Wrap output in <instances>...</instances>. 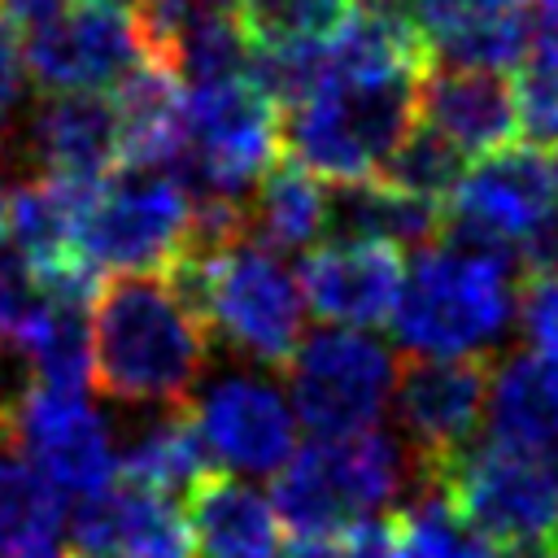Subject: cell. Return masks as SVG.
Masks as SVG:
<instances>
[{"mask_svg": "<svg viewBox=\"0 0 558 558\" xmlns=\"http://www.w3.org/2000/svg\"><path fill=\"white\" fill-rule=\"evenodd\" d=\"M514 113L527 148H558V35L536 26V39L514 74Z\"/></svg>", "mask_w": 558, "mask_h": 558, "instance_id": "cell-31", "label": "cell"}, {"mask_svg": "<svg viewBox=\"0 0 558 558\" xmlns=\"http://www.w3.org/2000/svg\"><path fill=\"white\" fill-rule=\"evenodd\" d=\"M4 244H9V187H4V179H0V262L9 257Z\"/></svg>", "mask_w": 558, "mask_h": 558, "instance_id": "cell-38", "label": "cell"}, {"mask_svg": "<svg viewBox=\"0 0 558 558\" xmlns=\"http://www.w3.org/2000/svg\"><path fill=\"white\" fill-rule=\"evenodd\" d=\"M549 170H554V183H558V148H554V157H549Z\"/></svg>", "mask_w": 558, "mask_h": 558, "instance_id": "cell-40", "label": "cell"}, {"mask_svg": "<svg viewBox=\"0 0 558 558\" xmlns=\"http://www.w3.org/2000/svg\"><path fill=\"white\" fill-rule=\"evenodd\" d=\"M519 257L532 275H558V205L545 214V222L519 244Z\"/></svg>", "mask_w": 558, "mask_h": 558, "instance_id": "cell-35", "label": "cell"}, {"mask_svg": "<svg viewBox=\"0 0 558 558\" xmlns=\"http://www.w3.org/2000/svg\"><path fill=\"white\" fill-rule=\"evenodd\" d=\"M392 527L401 541V558H501L458 519L436 484H423V493L392 519Z\"/></svg>", "mask_w": 558, "mask_h": 558, "instance_id": "cell-28", "label": "cell"}, {"mask_svg": "<svg viewBox=\"0 0 558 558\" xmlns=\"http://www.w3.org/2000/svg\"><path fill=\"white\" fill-rule=\"evenodd\" d=\"M401 279H405L401 253L366 240L314 244L296 266L305 310H314L327 327H349V331L388 323L401 296Z\"/></svg>", "mask_w": 558, "mask_h": 558, "instance_id": "cell-15", "label": "cell"}, {"mask_svg": "<svg viewBox=\"0 0 558 558\" xmlns=\"http://www.w3.org/2000/svg\"><path fill=\"white\" fill-rule=\"evenodd\" d=\"M161 279L205 323L214 344H227L253 366H288L305 340V296L288 262L253 240L196 257L179 253Z\"/></svg>", "mask_w": 558, "mask_h": 558, "instance_id": "cell-3", "label": "cell"}, {"mask_svg": "<svg viewBox=\"0 0 558 558\" xmlns=\"http://www.w3.org/2000/svg\"><path fill=\"white\" fill-rule=\"evenodd\" d=\"M192 427L214 462L235 475H279L296 453L288 392L262 371H222L192 401Z\"/></svg>", "mask_w": 558, "mask_h": 558, "instance_id": "cell-13", "label": "cell"}, {"mask_svg": "<svg viewBox=\"0 0 558 558\" xmlns=\"http://www.w3.org/2000/svg\"><path fill=\"white\" fill-rule=\"evenodd\" d=\"M74 0H0V9H4V17L17 26H39V22H48V17H57L61 9H70Z\"/></svg>", "mask_w": 558, "mask_h": 558, "instance_id": "cell-36", "label": "cell"}, {"mask_svg": "<svg viewBox=\"0 0 558 558\" xmlns=\"http://www.w3.org/2000/svg\"><path fill=\"white\" fill-rule=\"evenodd\" d=\"M488 362H423L414 357L392 388V410L418 475L432 480L466 445L488 405Z\"/></svg>", "mask_w": 558, "mask_h": 558, "instance_id": "cell-14", "label": "cell"}, {"mask_svg": "<svg viewBox=\"0 0 558 558\" xmlns=\"http://www.w3.org/2000/svg\"><path fill=\"white\" fill-rule=\"evenodd\" d=\"M192 192L161 170H126L100 183L78 222V262L113 275H161L183 253Z\"/></svg>", "mask_w": 558, "mask_h": 558, "instance_id": "cell-9", "label": "cell"}, {"mask_svg": "<svg viewBox=\"0 0 558 558\" xmlns=\"http://www.w3.org/2000/svg\"><path fill=\"white\" fill-rule=\"evenodd\" d=\"M196 558H283V523L248 480L205 475L187 501Z\"/></svg>", "mask_w": 558, "mask_h": 558, "instance_id": "cell-19", "label": "cell"}, {"mask_svg": "<svg viewBox=\"0 0 558 558\" xmlns=\"http://www.w3.org/2000/svg\"><path fill=\"white\" fill-rule=\"evenodd\" d=\"M279 105L253 78L183 87V148L174 179L196 196L240 201L279 157Z\"/></svg>", "mask_w": 558, "mask_h": 558, "instance_id": "cell-7", "label": "cell"}, {"mask_svg": "<svg viewBox=\"0 0 558 558\" xmlns=\"http://www.w3.org/2000/svg\"><path fill=\"white\" fill-rule=\"evenodd\" d=\"M209 331L161 275H109L92 296V379L122 405L183 410Z\"/></svg>", "mask_w": 558, "mask_h": 558, "instance_id": "cell-1", "label": "cell"}, {"mask_svg": "<svg viewBox=\"0 0 558 558\" xmlns=\"http://www.w3.org/2000/svg\"><path fill=\"white\" fill-rule=\"evenodd\" d=\"M536 26H545V31L558 35V0H541V22Z\"/></svg>", "mask_w": 558, "mask_h": 558, "instance_id": "cell-39", "label": "cell"}, {"mask_svg": "<svg viewBox=\"0 0 558 558\" xmlns=\"http://www.w3.org/2000/svg\"><path fill=\"white\" fill-rule=\"evenodd\" d=\"M26 70L48 96H96L118 87L140 61H148L135 9L74 0L57 17L26 26Z\"/></svg>", "mask_w": 558, "mask_h": 558, "instance_id": "cell-11", "label": "cell"}, {"mask_svg": "<svg viewBox=\"0 0 558 558\" xmlns=\"http://www.w3.org/2000/svg\"><path fill=\"white\" fill-rule=\"evenodd\" d=\"M532 39H536V22L523 9H480V13H466V17L449 22L445 31H436L427 39V48L436 44L445 65L506 74V70H519Z\"/></svg>", "mask_w": 558, "mask_h": 558, "instance_id": "cell-27", "label": "cell"}, {"mask_svg": "<svg viewBox=\"0 0 558 558\" xmlns=\"http://www.w3.org/2000/svg\"><path fill=\"white\" fill-rule=\"evenodd\" d=\"M414 118L462 157H493L519 135L514 83L497 70L427 65L414 83Z\"/></svg>", "mask_w": 558, "mask_h": 558, "instance_id": "cell-17", "label": "cell"}, {"mask_svg": "<svg viewBox=\"0 0 558 558\" xmlns=\"http://www.w3.org/2000/svg\"><path fill=\"white\" fill-rule=\"evenodd\" d=\"M96 187L57 183L44 174H26L9 187V240L17 244V262L35 275H61L78 262V222ZM96 275V270H92Z\"/></svg>", "mask_w": 558, "mask_h": 558, "instance_id": "cell-21", "label": "cell"}, {"mask_svg": "<svg viewBox=\"0 0 558 558\" xmlns=\"http://www.w3.org/2000/svg\"><path fill=\"white\" fill-rule=\"evenodd\" d=\"M231 4H240V0H144L140 9L170 17V13H187V9H222V13H231Z\"/></svg>", "mask_w": 558, "mask_h": 558, "instance_id": "cell-37", "label": "cell"}, {"mask_svg": "<svg viewBox=\"0 0 558 558\" xmlns=\"http://www.w3.org/2000/svg\"><path fill=\"white\" fill-rule=\"evenodd\" d=\"M288 371V405L314 440H344L375 432L392 405L397 362L392 349L371 331L318 327L310 331Z\"/></svg>", "mask_w": 558, "mask_h": 558, "instance_id": "cell-8", "label": "cell"}, {"mask_svg": "<svg viewBox=\"0 0 558 558\" xmlns=\"http://www.w3.org/2000/svg\"><path fill=\"white\" fill-rule=\"evenodd\" d=\"M26 87H31V70H26L22 35L0 9V122H13L17 105L26 100Z\"/></svg>", "mask_w": 558, "mask_h": 558, "instance_id": "cell-34", "label": "cell"}, {"mask_svg": "<svg viewBox=\"0 0 558 558\" xmlns=\"http://www.w3.org/2000/svg\"><path fill=\"white\" fill-rule=\"evenodd\" d=\"M357 0H240V26L257 48L318 44L353 17Z\"/></svg>", "mask_w": 558, "mask_h": 558, "instance_id": "cell-29", "label": "cell"}, {"mask_svg": "<svg viewBox=\"0 0 558 558\" xmlns=\"http://www.w3.org/2000/svg\"><path fill=\"white\" fill-rule=\"evenodd\" d=\"M109 105L118 118L122 166L174 174L179 148H183V87H179V78L157 61H140L113 87Z\"/></svg>", "mask_w": 558, "mask_h": 558, "instance_id": "cell-20", "label": "cell"}, {"mask_svg": "<svg viewBox=\"0 0 558 558\" xmlns=\"http://www.w3.org/2000/svg\"><path fill=\"white\" fill-rule=\"evenodd\" d=\"M545 558H558V549H554V554H545Z\"/></svg>", "mask_w": 558, "mask_h": 558, "instance_id": "cell-42", "label": "cell"}, {"mask_svg": "<svg viewBox=\"0 0 558 558\" xmlns=\"http://www.w3.org/2000/svg\"><path fill=\"white\" fill-rule=\"evenodd\" d=\"M118 475L126 480V488H144V493H192L205 475H209V453L187 418V410H157L148 414V423H140L122 449H118Z\"/></svg>", "mask_w": 558, "mask_h": 558, "instance_id": "cell-25", "label": "cell"}, {"mask_svg": "<svg viewBox=\"0 0 558 558\" xmlns=\"http://www.w3.org/2000/svg\"><path fill=\"white\" fill-rule=\"evenodd\" d=\"M17 157L31 166V174L74 183V187H100L122 166V140L113 105L100 96H44L22 126Z\"/></svg>", "mask_w": 558, "mask_h": 558, "instance_id": "cell-16", "label": "cell"}, {"mask_svg": "<svg viewBox=\"0 0 558 558\" xmlns=\"http://www.w3.org/2000/svg\"><path fill=\"white\" fill-rule=\"evenodd\" d=\"M244 218H248L253 244H262L270 253H301L327 231L331 192L310 170L283 161L257 179L253 196L244 201Z\"/></svg>", "mask_w": 558, "mask_h": 558, "instance_id": "cell-24", "label": "cell"}, {"mask_svg": "<svg viewBox=\"0 0 558 558\" xmlns=\"http://www.w3.org/2000/svg\"><path fill=\"white\" fill-rule=\"evenodd\" d=\"M283 558H401V541L388 519H357L327 532L292 536L283 545Z\"/></svg>", "mask_w": 558, "mask_h": 558, "instance_id": "cell-32", "label": "cell"}, {"mask_svg": "<svg viewBox=\"0 0 558 558\" xmlns=\"http://www.w3.org/2000/svg\"><path fill=\"white\" fill-rule=\"evenodd\" d=\"M423 484H436L458 519L501 558H545L558 549V449L532 453L480 440Z\"/></svg>", "mask_w": 558, "mask_h": 558, "instance_id": "cell-4", "label": "cell"}, {"mask_svg": "<svg viewBox=\"0 0 558 558\" xmlns=\"http://www.w3.org/2000/svg\"><path fill=\"white\" fill-rule=\"evenodd\" d=\"M100 4H122V9H126V0H100Z\"/></svg>", "mask_w": 558, "mask_h": 558, "instance_id": "cell-41", "label": "cell"}, {"mask_svg": "<svg viewBox=\"0 0 558 558\" xmlns=\"http://www.w3.org/2000/svg\"><path fill=\"white\" fill-rule=\"evenodd\" d=\"M532 344V353L558 362V275H532L519 292V318H514Z\"/></svg>", "mask_w": 558, "mask_h": 558, "instance_id": "cell-33", "label": "cell"}, {"mask_svg": "<svg viewBox=\"0 0 558 558\" xmlns=\"http://www.w3.org/2000/svg\"><path fill=\"white\" fill-rule=\"evenodd\" d=\"M414 471L418 462L388 432L310 440L275 475L270 506L292 536H310L340 523L375 519V510L392 506L405 493Z\"/></svg>", "mask_w": 558, "mask_h": 558, "instance_id": "cell-6", "label": "cell"}, {"mask_svg": "<svg viewBox=\"0 0 558 558\" xmlns=\"http://www.w3.org/2000/svg\"><path fill=\"white\" fill-rule=\"evenodd\" d=\"M519 318L506 253L440 240L414 257L392 305V336L423 362H488Z\"/></svg>", "mask_w": 558, "mask_h": 558, "instance_id": "cell-2", "label": "cell"}, {"mask_svg": "<svg viewBox=\"0 0 558 558\" xmlns=\"http://www.w3.org/2000/svg\"><path fill=\"white\" fill-rule=\"evenodd\" d=\"M558 205V183L549 157L527 144H510L493 157H480L445 209V240L506 253L519 248L545 214Z\"/></svg>", "mask_w": 558, "mask_h": 558, "instance_id": "cell-12", "label": "cell"}, {"mask_svg": "<svg viewBox=\"0 0 558 558\" xmlns=\"http://www.w3.org/2000/svg\"><path fill=\"white\" fill-rule=\"evenodd\" d=\"M9 445L61 497L92 501L118 480V445L83 392L26 384L9 414Z\"/></svg>", "mask_w": 558, "mask_h": 558, "instance_id": "cell-10", "label": "cell"}, {"mask_svg": "<svg viewBox=\"0 0 558 558\" xmlns=\"http://www.w3.org/2000/svg\"><path fill=\"white\" fill-rule=\"evenodd\" d=\"M414 83L418 78L323 83L279 113V144L292 166L314 179H375L392 148L414 131Z\"/></svg>", "mask_w": 558, "mask_h": 558, "instance_id": "cell-5", "label": "cell"}, {"mask_svg": "<svg viewBox=\"0 0 558 558\" xmlns=\"http://www.w3.org/2000/svg\"><path fill=\"white\" fill-rule=\"evenodd\" d=\"M331 222L340 240H366L384 248H432L445 240V205L405 196L379 179L340 183L331 192Z\"/></svg>", "mask_w": 558, "mask_h": 558, "instance_id": "cell-23", "label": "cell"}, {"mask_svg": "<svg viewBox=\"0 0 558 558\" xmlns=\"http://www.w3.org/2000/svg\"><path fill=\"white\" fill-rule=\"evenodd\" d=\"M488 440L510 449H558V362L523 349L488 371Z\"/></svg>", "mask_w": 558, "mask_h": 558, "instance_id": "cell-22", "label": "cell"}, {"mask_svg": "<svg viewBox=\"0 0 558 558\" xmlns=\"http://www.w3.org/2000/svg\"><path fill=\"white\" fill-rule=\"evenodd\" d=\"M462 161H466V157L453 153L440 135H432L427 126H414V131L392 148V157L384 161V170H379L375 179L388 183V187H397V192H405V196H418V201L440 205L445 196L458 192V183H462V174H466Z\"/></svg>", "mask_w": 558, "mask_h": 558, "instance_id": "cell-30", "label": "cell"}, {"mask_svg": "<svg viewBox=\"0 0 558 558\" xmlns=\"http://www.w3.org/2000/svg\"><path fill=\"white\" fill-rule=\"evenodd\" d=\"M78 558H192V523L174 497L144 488H109L78 501L65 519Z\"/></svg>", "mask_w": 558, "mask_h": 558, "instance_id": "cell-18", "label": "cell"}, {"mask_svg": "<svg viewBox=\"0 0 558 558\" xmlns=\"http://www.w3.org/2000/svg\"><path fill=\"white\" fill-rule=\"evenodd\" d=\"M65 519V497L48 488L9 440H0V558H57Z\"/></svg>", "mask_w": 558, "mask_h": 558, "instance_id": "cell-26", "label": "cell"}]
</instances>
